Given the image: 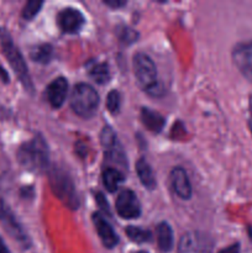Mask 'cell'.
<instances>
[{"label":"cell","mask_w":252,"mask_h":253,"mask_svg":"<svg viewBox=\"0 0 252 253\" xmlns=\"http://www.w3.org/2000/svg\"><path fill=\"white\" fill-rule=\"evenodd\" d=\"M68 93V82L64 77H58L52 81L46 88V96L48 103L53 108L58 109L63 105Z\"/></svg>","instance_id":"cell-12"},{"label":"cell","mask_w":252,"mask_h":253,"mask_svg":"<svg viewBox=\"0 0 252 253\" xmlns=\"http://www.w3.org/2000/svg\"><path fill=\"white\" fill-rule=\"evenodd\" d=\"M214 242L202 231H188L178 242L177 253H212Z\"/></svg>","instance_id":"cell-7"},{"label":"cell","mask_w":252,"mask_h":253,"mask_svg":"<svg viewBox=\"0 0 252 253\" xmlns=\"http://www.w3.org/2000/svg\"><path fill=\"white\" fill-rule=\"evenodd\" d=\"M219 253H240V246L239 245H231V246L226 247V249L221 250Z\"/></svg>","instance_id":"cell-27"},{"label":"cell","mask_w":252,"mask_h":253,"mask_svg":"<svg viewBox=\"0 0 252 253\" xmlns=\"http://www.w3.org/2000/svg\"><path fill=\"white\" fill-rule=\"evenodd\" d=\"M17 161L22 167L34 173H43L48 168L49 152L48 146L43 137L35 136L29 142L20 146L17 151Z\"/></svg>","instance_id":"cell-1"},{"label":"cell","mask_w":252,"mask_h":253,"mask_svg":"<svg viewBox=\"0 0 252 253\" xmlns=\"http://www.w3.org/2000/svg\"><path fill=\"white\" fill-rule=\"evenodd\" d=\"M0 222H1L2 227L5 231L22 247V249H30L31 246V241H30L29 235L21 226L19 220L16 219L14 212L10 210V208L0 199Z\"/></svg>","instance_id":"cell-6"},{"label":"cell","mask_w":252,"mask_h":253,"mask_svg":"<svg viewBox=\"0 0 252 253\" xmlns=\"http://www.w3.org/2000/svg\"><path fill=\"white\" fill-rule=\"evenodd\" d=\"M121 105V96L120 93L118 90H111L108 94V98H106V106H108V110L111 114H118L120 110Z\"/></svg>","instance_id":"cell-23"},{"label":"cell","mask_w":252,"mask_h":253,"mask_svg":"<svg viewBox=\"0 0 252 253\" xmlns=\"http://www.w3.org/2000/svg\"><path fill=\"white\" fill-rule=\"evenodd\" d=\"M71 106L74 113L84 119L95 115L99 106V95L93 86L79 83L74 86L71 95Z\"/></svg>","instance_id":"cell-5"},{"label":"cell","mask_w":252,"mask_h":253,"mask_svg":"<svg viewBox=\"0 0 252 253\" xmlns=\"http://www.w3.org/2000/svg\"><path fill=\"white\" fill-rule=\"evenodd\" d=\"M49 185L53 194L69 209L76 210L79 208V198L76 192L73 180L71 179L66 170L53 167L48 173Z\"/></svg>","instance_id":"cell-4"},{"label":"cell","mask_w":252,"mask_h":253,"mask_svg":"<svg viewBox=\"0 0 252 253\" xmlns=\"http://www.w3.org/2000/svg\"><path fill=\"white\" fill-rule=\"evenodd\" d=\"M83 14L73 7H67L57 15V24L64 34H77L84 26Z\"/></svg>","instance_id":"cell-11"},{"label":"cell","mask_w":252,"mask_h":253,"mask_svg":"<svg viewBox=\"0 0 252 253\" xmlns=\"http://www.w3.org/2000/svg\"><path fill=\"white\" fill-rule=\"evenodd\" d=\"M135 253H147V252H145V251H138V252H135Z\"/></svg>","instance_id":"cell-31"},{"label":"cell","mask_w":252,"mask_h":253,"mask_svg":"<svg viewBox=\"0 0 252 253\" xmlns=\"http://www.w3.org/2000/svg\"><path fill=\"white\" fill-rule=\"evenodd\" d=\"M158 247L162 252H169L173 247V231L167 222H161L156 230Z\"/></svg>","instance_id":"cell-17"},{"label":"cell","mask_w":252,"mask_h":253,"mask_svg":"<svg viewBox=\"0 0 252 253\" xmlns=\"http://www.w3.org/2000/svg\"><path fill=\"white\" fill-rule=\"evenodd\" d=\"M126 235L130 237V240L137 242V244H143V242H148L152 240V235L148 230L137 226H128L126 229Z\"/></svg>","instance_id":"cell-21"},{"label":"cell","mask_w":252,"mask_h":253,"mask_svg":"<svg viewBox=\"0 0 252 253\" xmlns=\"http://www.w3.org/2000/svg\"><path fill=\"white\" fill-rule=\"evenodd\" d=\"M136 172H137V175L138 178H140L141 183H142L147 189H155V174H153L151 166L148 165L143 158H141V160H138L137 162H136Z\"/></svg>","instance_id":"cell-18"},{"label":"cell","mask_w":252,"mask_h":253,"mask_svg":"<svg viewBox=\"0 0 252 253\" xmlns=\"http://www.w3.org/2000/svg\"><path fill=\"white\" fill-rule=\"evenodd\" d=\"M0 253H11L10 250L7 249L6 244H5V241L2 240L1 236H0Z\"/></svg>","instance_id":"cell-29"},{"label":"cell","mask_w":252,"mask_h":253,"mask_svg":"<svg viewBox=\"0 0 252 253\" xmlns=\"http://www.w3.org/2000/svg\"><path fill=\"white\" fill-rule=\"evenodd\" d=\"M141 121L152 132H160L166 123L165 118L161 114L156 113L148 108H142V110H141Z\"/></svg>","instance_id":"cell-16"},{"label":"cell","mask_w":252,"mask_h":253,"mask_svg":"<svg viewBox=\"0 0 252 253\" xmlns=\"http://www.w3.org/2000/svg\"><path fill=\"white\" fill-rule=\"evenodd\" d=\"M42 5H43V2L37 1V0H30V1H27L24 10H22V17L25 20H32L39 14Z\"/></svg>","instance_id":"cell-22"},{"label":"cell","mask_w":252,"mask_h":253,"mask_svg":"<svg viewBox=\"0 0 252 253\" xmlns=\"http://www.w3.org/2000/svg\"><path fill=\"white\" fill-rule=\"evenodd\" d=\"M133 72H135L137 83L148 95L160 98L165 94V88L158 81L157 68L155 63L143 52H138L133 56Z\"/></svg>","instance_id":"cell-2"},{"label":"cell","mask_w":252,"mask_h":253,"mask_svg":"<svg viewBox=\"0 0 252 253\" xmlns=\"http://www.w3.org/2000/svg\"><path fill=\"white\" fill-rule=\"evenodd\" d=\"M116 211L123 219H137L141 215V204L135 193L130 189H124L120 192L116 199Z\"/></svg>","instance_id":"cell-9"},{"label":"cell","mask_w":252,"mask_h":253,"mask_svg":"<svg viewBox=\"0 0 252 253\" xmlns=\"http://www.w3.org/2000/svg\"><path fill=\"white\" fill-rule=\"evenodd\" d=\"M100 142L105 152V157L110 162L116 163L124 168H127V161H126V155L116 137L115 132L111 127L105 126L101 131Z\"/></svg>","instance_id":"cell-8"},{"label":"cell","mask_w":252,"mask_h":253,"mask_svg":"<svg viewBox=\"0 0 252 253\" xmlns=\"http://www.w3.org/2000/svg\"><path fill=\"white\" fill-rule=\"evenodd\" d=\"M52 54H53V48H52L51 44H40V46H36L31 51V58L34 59L37 63L46 64L51 61Z\"/></svg>","instance_id":"cell-20"},{"label":"cell","mask_w":252,"mask_h":253,"mask_svg":"<svg viewBox=\"0 0 252 253\" xmlns=\"http://www.w3.org/2000/svg\"><path fill=\"white\" fill-rule=\"evenodd\" d=\"M118 34H119V39H120V41L125 42V43H132V42H135L138 37L137 32H136L135 30L126 26L120 27Z\"/></svg>","instance_id":"cell-24"},{"label":"cell","mask_w":252,"mask_h":253,"mask_svg":"<svg viewBox=\"0 0 252 253\" xmlns=\"http://www.w3.org/2000/svg\"><path fill=\"white\" fill-rule=\"evenodd\" d=\"M91 220H93L94 226H95L96 232H98L104 246L106 249H113V247H115L119 244V237L113 230L111 225L99 212L93 214Z\"/></svg>","instance_id":"cell-13"},{"label":"cell","mask_w":252,"mask_h":253,"mask_svg":"<svg viewBox=\"0 0 252 253\" xmlns=\"http://www.w3.org/2000/svg\"><path fill=\"white\" fill-rule=\"evenodd\" d=\"M0 46H1L2 53L6 57L7 62L11 66V68L14 69L15 74L19 77L20 82L25 86V89L29 91L34 90V84H32L31 77H30L29 71H27V66L25 63L24 57H22L19 48L15 46L11 36L5 29H0Z\"/></svg>","instance_id":"cell-3"},{"label":"cell","mask_w":252,"mask_h":253,"mask_svg":"<svg viewBox=\"0 0 252 253\" xmlns=\"http://www.w3.org/2000/svg\"><path fill=\"white\" fill-rule=\"evenodd\" d=\"M249 126H250V130L252 132V96L250 98L249 101Z\"/></svg>","instance_id":"cell-28"},{"label":"cell","mask_w":252,"mask_h":253,"mask_svg":"<svg viewBox=\"0 0 252 253\" xmlns=\"http://www.w3.org/2000/svg\"><path fill=\"white\" fill-rule=\"evenodd\" d=\"M0 76H1L2 81L4 82H7V79H9V77H7V74L5 73V71H2L1 67H0Z\"/></svg>","instance_id":"cell-30"},{"label":"cell","mask_w":252,"mask_h":253,"mask_svg":"<svg viewBox=\"0 0 252 253\" xmlns=\"http://www.w3.org/2000/svg\"><path fill=\"white\" fill-rule=\"evenodd\" d=\"M104 4L108 5V6H110V7H113V9H115V7L124 6L126 2L121 1V0H105V1H104Z\"/></svg>","instance_id":"cell-26"},{"label":"cell","mask_w":252,"mask_h":253,"mask_svg":"<svg viewBox=\"0 0 252 253\" xmlns=\"http://www.w3.org/2000/svg\"><path fill=\"white\" fill-rule=\"evenodd\" d=\"M170 185L180 199H189L192 197V185L189 178L182 167L173 168L170 172Z\"/></svg>","instance_id":"cell-14"},{"label":"cell","mask_w":252,"mask_h":253,"mask_svg":"<svg viewBox=\"0 0 252 253\" xmlns=\"http://www.w3.org/2000/svg\"><path fill=\"white\" fill-rule=\"evenodd\" d=\"M86 72L88 76L98 84L108 83L110 79V69L105 62L90 61L86 64Z\"/></svg>","instance_id":"cell-15"},{"label":"cell","mask_w":252,"mask_h":253,"mask_svg":"<svg viewBox=\"0 0 252 253\" xmlns=\"http://www.w3.org/2000/svg\"><path fill=\"white\" fill-rule=\"evenodd\" d=\"M124 174L115 168H105L103 172V184L106 190L114 193L119 188V185L124 182Z\"/></svg>","instance_id":"cell-19"},{"label":"cell","mask_w":252,"mask_h":253,"mask_svg":"<svg viewBox=\"0 0 252 253\" xmlns=\"http://www.w3.org/2000/svg\"><path fill=\"white\" fill-rule=\"evenodd\" d=\"M232 61L237 69L252 83V40L240 42L234 47Z\"/></svg>","instance_id":"cell-10"},{"label":"cell","mask_w":252,"mask_h":253,"mask_svg":"<svg viewBox=\"0 0 252 253\" xmlns=\"http://www.w3.org/2000/svg\"><path fill=\"white\" fill-rule=\"evenodd\" d=\"M95 200H96V203H98L99 207H100L101 209L104 210V211L108 212V214H110V210H109L108 202H105V198H104V195L101 194V193H96Z\"/></svg>","instance_id":"cell-25"}]
</instances>
